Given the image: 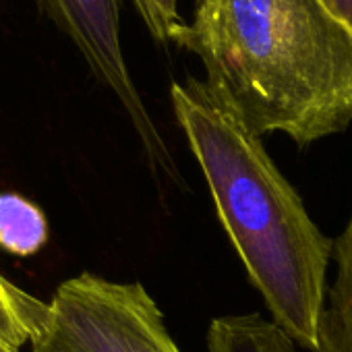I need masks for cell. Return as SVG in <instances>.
I'll return each mask as SVG.
<instances>
[{
  "label": "cell",
  "mask_w": 352,
  "mask_h": 352,
  "mask_svg": "<svg viewBox=\"0 0 352 352\" xmlns=\"http://www.w3.org/2000/svg\"><path fill=\"white\" fill-rule=\"evenodd\" d=\"M170 102L208 181L218 220L272 321L294 344L315 352L333 239L311 220L261 135L218 85L195 77L174 81Z\"/></svg>",
  "instance_id": "obj_1"
},
{
  "label": "cell",
  "mask_w": 352,
  "mask_h": 352,
  "mask_svg": "<svg viewBox=\"0 0 352 352\" xmlns=\"http://www.w3.org/2000/svg\"><path fill=\"white\" fill-rule=\"evenodd\" d=\"M174 44L261 137L307 147L352 124V30L321 0H201Z\"/></svg>",
  "instance_id": "obj_2"
},
{
  "label": "cell",
  "mask_w": 352,
  "mask_h": 352,
  "mask_svg": "<svg viewBox=\"0 0 352 352\" xmlns=\"http://www.w3.org/2000/svg\"><path fill=\"white\" fill-rule=\"evenodd\" d=\"M30 346L32 352H181L143 284L91 272L56 286Z\"/></svg>",
  "instance_id": "obj_3"
},
{
  "label": "cell",
  "mask_w": 352,
  "mask_h": 352,
  "mask_svg": "<svg viewBox=\"0 0 352 352\" xmlns=\"http://www.w3.org/2000/svg\"><path fill=\"white\" fill-rule=\"evenodd\" d=\"M42 13L77 46L91 73L112 89L139 137L147 164L179 189L187 181L131 79L120 44V0H38Z\"/></svg>",
  "instance_id": "obj_4"
},
{
  "label": "cell",
  "mask_w": 352,
  "mask_h": 352,
  "mask_svg": "<svg viewBox=\"0 0 352 352\" xmlns=\"http://www.w3.org/2000/svg\"><path fill=\"white\" fill-rule=\"evenodd\" d=\"M331 261L336 278L327 288L315 352H352V212L333 239Z\"/></svg>",
  "instance_id": "obj_5"
},
{
  "label": "cell",
  "mask_w": 352,
  "mask_h": 352,
  "mask_svg": "<svg viewBox=\"0 0 352 352\" xmlns=\"http://www.w3.org/2000/svg\"><path fill=\"white\" fill-rule=\"evenodd\" d=\"M294 340L259 313L216 317L208 329V352H296Z\"/></svg>",
  "instance_id": "obj_6"
},
{
  "label": "cell",
  "mask_w": 352,
  "mask_h": 352,
  "mask_svg": "<svg viewBox=\"0 0 352 352\" xmlns=\"http://www.w3.org/2000/svg\"><path fill=\"white\" fill-rule=\"evenodd\" d=\"M46 243V214L17 193H0V249L17 257H32Z\"/></svg>",
  "instance_id": "obj_7"
},
{
  "label": "cell",
  "mask_w": 352,
  "mask_h": 352,
  "mask_svg": "<svg viewBox=\"0 0 352 352\" xmlns=\"http://www.w3.org/2000/svg\"><path fill=\"white\" fill-rule=\"evenodd\" d=\"M48 300H40L0 274V352H21L40 329Z\"/></svg>",
  "instance_id": "obj_8"
},
{
  "label": "cell",
  "mask_w": 352,
  "mask_h": 352,
  "mask_svg": "<svg viewBox=\"0 0 352 352\" xmlns=\"http://www.w3.org/2000/svg\"><path fill=\"white\" fill-rule=\"evenodd\" d=\"M135 7L151 36L160 42H176V38L187 28V23L179 17L176 0H135Z\"/></svg>",
  "instance_id": "obj_9"
},
{
  "label": "cell",
  "mask_w": 352,
  "mask_h": 352,
  "mask_svg": "<svg viewBox=\"0 0 352 352\" xmlns=\"http://www.w3.org/2000/svg\"><path fill=\"white\" fill-rule=\"evenodd\" d=\"M323 7L338 17L348 30H352V0H321Z\"/></svg>",
  "instance_id": "obj_10"
},
{
  "label": "cell",
  "mask_w": 352,
  "mask_h": 352,
  "mask_svg": "<svg viewBox=\"0 0 352 352\" xmlns=\"http://www.w3.org/2000/svg\"><path fill=\"white\" fill-rule=\"evenodd\" d=\"M197 3H201V0H197Z\"/></svg>",
  "instance_id": "obj_11"
},
{
  "label": "cell",
  "mask_w": 352,
  "mask_h": 352,
  "mask_svg": "<svg viewBox=\"0 0 352 352\" xmlns=\"http://www.w3.org/2000/svg\"><path fill=\"white\" fill-rule=\"evenodd\" d=\"M133 3H135V0H133Z\"/></svg>",
  "instance_id": "obj_12"
}]
</instances>
